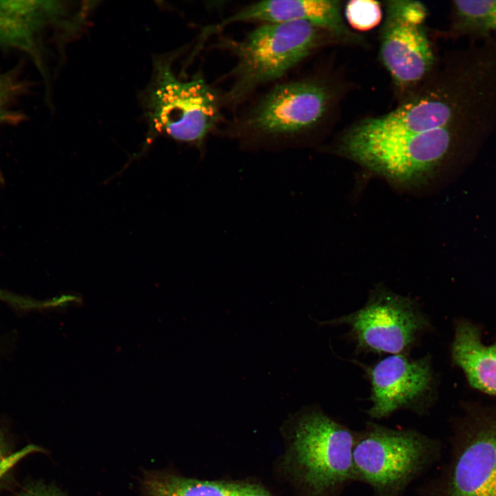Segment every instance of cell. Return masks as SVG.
I'll return each instance as SVG.
<instances>
[{"label": "cell", "mask_w": 496, "mask_h": 496, "mask_svg": "<svg viewBox=\"0 0 496 496\" xmlns=\"http://www.w3.org/2000/svg\"><path fill=\"white\" fill-rule=\"evenodd\" d=\"M330 99L327 87L316 80L278 83L231 122L227 132L247 147L292 146L320 124Z\"/></svg>", "instance_id": "2"}, {"label": "cell", "mask_w": 496, "mask_h": 496, "mask_svg": "<svg viewBox=\"0 0 496 496\" xmlns=\"http://www.w3.org/2000/svg\"><path fill=\"white\" fill-rule=\"evenodd\" d=\"M481 118L473 116L415 134L369 135L348 130L340 149L348 157L391 179L419 182L437 169L457 138L474 127H481Z\"/></svg>", "instance_id": "4"}, {"label": "cell", "mask_w": 496, "mask_h": 496, "mask_svg": "<svg viewBox=\"0 0 496 496\" xmlns=\"http://www.w3.org/2000/svg\"><path fill=\"white\" fill-rule=\"evenodd\" d=\"M63 11L60 1H0V48L20 50L35 58L39 34Z\"/></svg>", "instance_id": "13"}, {"label": "cell", "mask_w": 496, "mask_h": 496, "mask_svg": "<svg viewBox=\"0 0 496 496\" xmlns=\"http://www.w3.org/2000/svg\"><path fill=\"white\" fill-rule=\"evenodd\" d=\"M238 496H271L263 488L251 484L240 483Z\"/></svg>", "instance_id": "21"}, {"label": "cell", "mask_w": 496, "mask_h": 496, "mask_svg": "<svg viewBox=\"0 0 496 496\" xmlns=\"http://www.w3.org/2000/svg\"><path fill=\"white\" fill-rule=\"evenodd\" d=\"M455 30L463 33L496 30V0L455 1Z\"/></svg>", "instance_id": "16"}, {"label": "cell", "mask_w": 496, "mask_h": 496, "mask_svg": "<svg viewBox=\"0 0 496 496\" xmlns=\"http://www.w3.org/2000/svg\"><path fill=\"white\" fill-rule=\"evenodd\" d=\"M451 354L472 386L496 395V344H484L477 327L459 320L455 327Z\"/></svg>", "instance_id": "14"}, {"label": "cell", "mask_w": 496, "mask_h": 496, "mask_svg": "<svg viewBox=\"0 0 496 496\" xmlns=\"http://www.w3.org/2000/svg\"><path fill=\"white\" fill-rule=\"evenodd\" d=\"M303 21L335 34L348 37L341 13V3L333 0H268L250 3L228 17L212 30H220L236 22L276 23Z\"/></svg>", "instance_id": "12"}, {"label": "cell", "mask_w": 496, "mask_h": 496, "mask_svg": "<svg viewBox=\"0 0 496 496\" xmlns=\"http://www.w3.org/2000/svg\"><path fill=\"white\" fill-rule=\"evenodd\" d=\"M426 17L420 1H389L381 30L380 56L395 83L407 88L429 72L434 56L422 25Z\"/></svg>", "instance_id": "9"}, {"label": "cell", "mask_w": 496, "mask_h": 496, "mask_svg": "<svg viewBox=\"0 0 496 496\" xmlns=\"http://www.w3.org/2000/svg\"><path fill=\"white\" fill-rule=\"evenodd\" d=\"M293 435L292 457L307 496H342L355 482V431L311 406L295 417Z\"/></svg>", "instance_id": "5"}, {"label": "cell", "mask_w": 496, "mask_h": 496, "mask_svg": "<svg viewBox=\"0 0 496 496\" xmlns=\"http://www.w3.org/2000/svg\"><path fill=\"white\" fill-rule=\"evenodd\" d=\"M420 496H496V419L479 422L456 450L441 479L424 482Z\"/></svg>", "instance_id": "11"}, {"label": "cell", "mask_w": 496, "mask_h": 496, "mask_svg": "<svg viewBox=\"0 0 496 496\" xmlns=\"http://www.w3.org/2000/svg\"><path fill=\"white\" fill-rule=\"evenodd\" d=\"M345 15L352 28L359 31H367L378 25L382 11L377 1L353 0L347 4Z\"/></svg>", "instance_id": "18"}, {"label": "cell", "mask_w": 496, "mask_h": 496, "mask_svg": "<svg viewBox=\"0 0 496 496\" xmlns=\"http://www.w3.org/2000/svg\"><path fill=\"white\" fill-rule=\"evenodd\" d=\"M23 88V83L12 72L0 73V125L21 118L14 109V103Z\"/></svg>", "instance_id": "17"}, {"label": "cell", "mask_w": 496, "mask_h": 496, "mask_svg": "<svg viewBox=\"0 0 496 496\" xmlns=\"http://www.w3.org/2000/svg\"><path fill=\"white\" fill-rule=\"evenodd\" d=\"M441 446L413 428H391L374 422L355 431V481L369 485L374 496H402L438 459Z\"/></svg>", "instance_id": "3"}, {"label": "cell", "mask_w": 496, "mask_h": 496, "mask_svg": "<svg viewBox=\"0 0 496 496\" xmlns=\"http://www.w3.org/2000/svg\"><path fill=\"white\" fill-rule=\"evenodd\" d=\"M488 85L484 74L469 66L452 86L407 102L385 115L366 118L349 130L369 135H405L443 127L481 113Z\"/></svg>", "instance_id": "7"}, {"label": "cell", "mask_w": 496, "mask_h": 496, "mask_svg": "<svg viewBox=\"0 0 496 496\" xmlns=\"http://www.w3.org/2000/svg\"><path fill=\"white\" fill-rule=\"evenodd\" d=\"M322 30L303 21L263 23L240 40H223L221 45L236 57L223 105L236 106L285 76L318 46Z\"/></svg>", "instance_id": "1"}, {"label": "cell", "mask_w": 496, "mask_h": 496, "mask_svg": "<svg viewBox=\"0 0 496 496\" xmlns=\"http://www.w3.org/2000/svg\"><path fill=\"white\" fill-rule=\"evenodd\" d=\"M325 323L347 325L359 351L390 355L406 353L430 326L412 298L384 288L360 309Z\"/></svg>", "instance_id": "8"}, {"label": "cell", "mask_w": 496, "mask_h": 496, "mask_svg": "<svg viewBox=\"0 0 496 496\" xmlns=\"http://www.w3.org/2000/svg\"><path fill=\"white\" fill-rule=\"evenodd\" d=\"M366 371L371 402L366 412L372 419L404 409L424 415L433 402L435 380L428 355L414 359L406 353L389 355Z\"/></svg>", "instance_id": "10"}, {"label": "cell", "mask_w": 496, "mask_h": 496, "mask_svg": "<svg viewBox=\"0 0 496 496\" xmlns=\"http://www.w3.org/2000/svg\"><path fill=\"white\" fill-rule=\"evenodd\" d=\"M156 68L146 99L149 132L203 149L222 120V95L199 74L183 80L169 63L160 61Z\"/></svg>", "instance_id": "6"}, {"label": "cell", "mask_w": 496, "mask_h": 496, "mask_svg": "<svg viewBox=\"0 0 496 496\" xmlns=\"http://www.w3.org/2000/svg\"><path fill=\"white\" fill-rule=\"evenodd\" d=\"M240 483L203 481L168 473L147 474L143 488L147 496H238Z\"/></svg>", "instance_id": "15"}, {"label": "cell", "mask_w": 496, "mask_h": 496, "mask_svg": "<svg viewBox=\"0 0 496 496\" xmlns=\"http://www.w3.org/2000/svg\"><path fill=\"white\" fill-rule=\"evenodd\" d=\"M11 496H65L53 486L41 483H33L23 488Z\"/></svg>", "instance_id": "20"}, {"label": "cell", "mask_w": 496, "mask_h": 496, "mask_svg": "<svg viewBox=\"0 0 496 496\" xmlns=\"http://www.w3.org/2000/svg\"><path fill=\"white\" fill-rule=\"evenodd\" d=\"M32 449L12 453L4 435L0 431V483L17 462Z\"/></svg>", "instance_id": "19"}]
</instances>
